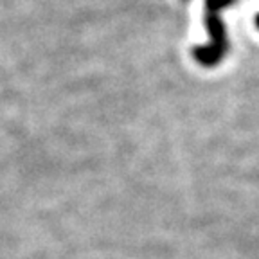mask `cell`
<instances>
[{
  "instance_id": "6da1fadb",
  "label": "cell",
  "mask_w": 259,
  "mask_h": 259,
  "mask_svg": "<svg viewBox=\"0 0 259 259\" xmlns=\"http://www.w3.org/2000/svg\"><path fill=\"white\" fill-rule=\"evenodd\" d=\"M232 2L234 0H207L205 2V25L210 34V41L205 47H198L194 51L196 61L205 65V67H212V65L220 63L227 53L225 25H223L220 13L223 8L231 6Z\"/></svg>"
},
{
  "instance_id": "7a4b0ae2",
  "label": "cell",
  "mask_w": 259,
  "mask_h": 259,
  "mask_svg": "<svg viewBox=\"0 0 259 259\" xmlns=\"http://www.w3.org/2000/svg\"><path fill=\"white\" fill-rule=\"evenodd\" d=\"M255 25H257V27H259V15L255 16Z\"/></svg>"
}]
</instances>
